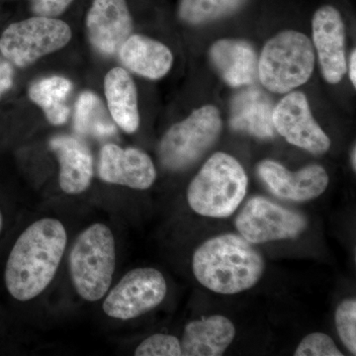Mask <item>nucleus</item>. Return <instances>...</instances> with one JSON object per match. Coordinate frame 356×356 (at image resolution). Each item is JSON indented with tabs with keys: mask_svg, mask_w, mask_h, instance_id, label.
Listing matches in <instances>:
<instances>
[{
	"mask_svg": "<svg viewBox=\"0 0 356 356\" xmlns=\"http://www.w3.org/2000/svg\"><path fill=\"white\" fill-rule=\"evenodd\" d=\"M257 172L274 195L298 202L318 197L329 185V175L318 165L292 172L277 161L266 159L259 163Z\"/></svg>",
	"mask_w": 356,
	"mask_h": 356,
	"instance_id": "4468645a",
	"label": "nucleus"
},
{
	"mask_svg": "<svg viewBox=\"0 0 356 356\" xmlns=\"http://www.w3.org/2000/svg\"><path fill=\"white\" fill-rule=\"evenodd\" d=\"M67 236L57 219L44 218L22 232L7 255L3 284L19 302L36 298L50 285L64 257Z\"/></svg>",
	"mask_w": 356,
	"mask_h": 356,
	"instance_id": "f257e3e1",
	"label": "nucleus"
},
{
	"mask_svg": "<svg viewBox=\"0 0 356 356\" xmlns=\"http://www.w3.org/2000/svg\"><path fill=\"white\" fill-rule=\"evenodd\" d=\"M72 83L62 76L40 79L30 86L29 97L43 109L51 125H63L69 119L70 111L65 104L72 91Z\"/></svg>",
	"mask_w": 356,
	"mask_h": 356,
	"instance_id": "412c9836",
	"label": "nucleus"
},
{
	"mask_svg": "<svg viewBox=\"0 0 356 356\" xmlns=\"http://www.w3.org/2000/svg\"><path fill=\"white\" fill-rule=\"evenodd\" d=\"M315 67L310 39L296 31H284L269 40L257 65V74L268 90L285 93L308 81Z\"/></svg>",
	"mask_w": 356,
	"mask_h": 356,
	"instance_id": "39448f33",
	"label": "nucleus"
},
{
	"mask_svg": "<svg viewBox=\"0 0 356 356\" xmlns=\"http://www.w3.org/2000/svg\"><path fill=\"white\" fill-rule=\"evenodd\" d=\"M104 93L110 114L115 123L128 134L140 126L138 93L127 70L114 67L104 79Z\"/></svg>",
	"mask_w": 356,
	"mask_h": 356,
	"instance_id": "aec40b11",
	"label": "nucleus"
},
{
	"mask_svg": "<svg viewBox=\"0 0 356 356\" xmlns=\"http://www.w3.org/2000/svg\"><path fill=\"white\" fill-rule=\"evenodd\" d=\"M356 51H353L350 60V77L353 86H356Z\"/></svg>",
	"mask_w": 356,
	"mask_h": 356,
	"instance_id": "c85d7f7f",
	"label": "nucleus"
},
{
	"mask_svg": "<svg viewBox=\"0 0 356 356\" xmlns=\"http://www.w3.org/2000/svg\"><path fill=\"white\" fill-rule=\"evenodd\" d=\"M296 356H343L331 337L314 332L302 339L295 351Z\"/></svg>",
	"mask_w": 356,
	"mask_h": 356,
	"instance_id": "a878e982",
	"label": "nucleus"
},
{
	"mask_svg": "<svg viewBox=\"0 0 356 356\" xmlns=\"http://www.w3.org/2000/svg\"><path fill=\"white\" fill-rule=\"evenodd\" d=\"M274 128L290 144L312 154L329 151L331 140L312 115L305 95L295 91L285 96L273 110Z\"/></svg>",
	"mask_w": 356,
	"mask_h": 356,
	"instance_id": "9d476101",
	"label": "nucleus"
},
{
	"mask_svg": "<svg viewBox=\"0 0 356 356\" xmlns=\"http://www.w3.org/2000/svg\"><path fill=\"white\" fill-rule=\"evenodd\" d=\"M4 224H6V221H4L3 212H2V209L0 208V236H1L2 232H3Z\"/></svg>",
	"mask_w": 356,
	"mask_h": 356,
	"instance_id": "7c9ffc66",
	"label": "nucleus"
},
{
	"mask_svg": "<svg viewBox=\"0 0 356 356\" xmlns=\"http://www.w3.org/2000/svg\"><path fill=\"white\" fill-rule=\"evenodd\" d=\"M351 165H353V170L356 168V147H353V151L350 154Z\"/></svg>",
	"mask_w": 356,
	"mask_h": 356,
	"instance_id": "c756f323",
	"label": "nucleus"
},
{
	"mask_svg": "<svg viewBox=\"0 0 356 356\" xmlns=\"http://www.w3.org/2000/svg\"><path fill=\"white\" fill-rule=\"evenodd\" d=\"M14 67L6 58L0 55V99L13 88Z\"/></svg>",
	"mask_w": 356,
	"mask_h": 356,
	"instance_id": "cd10ccee",
	"label": "nucleus"
},
{
	"mask_svg": "<svg viewBox=\"0 0 356 356\" xmlns=\"http://www.w3.org/2000/svg\"><path fill=\"white\" fill-rule=\"evenodd\" d=\"M235 325L228 318L215 315L193 321L185 327L181 344V355H222L233 343Z\"/></svg>",
	"mask_w": 356,
	"mask_h": 356,
	"instance_id": "dca6fc26",
	"label": "nucleus"
},
{
	"mask_svg": "<svg viewBox=\"0 0 356 356\" xmlns=\"http://www.w3.org/2000/svg\"><path fill=\"white\" fill-rule=\"evenodd\" d=\"M86 29L96 51L106 56L118 54L133 32L126 0H93L86 16Z\"/></svg>",
	"mask_w": 356,
	"mask_h": 356,
	"instance_id": "f8f14e48",
	"label": "nucleus"
},
{
	"mask_svg": "<svg viewBox=\"0 0 356 356\" xmlns=\"http://www.w3.org/2000/svg\"><path fill=\"white\" fill-rule=\"evenodd\" d=\"M118 54L127 69L149 79H161L172 67V51L161 42L142 35H131Z\"/></svg>",
	"mask_w": 356,
	"mask_h": 356,
	"instance_id": "6ab92c4d",
	"label": "nucleus"
},
{
	"mask_svg": "<svg viewBox=\"0 0 356 356\" xmlns=\"http://www.w3.org/2000/svg\"><path fill=\"white\" fill-rule=\"evenodd\" d=\"M72 35L64 21L35 16L13 23L4 30L0 36V55L13 67L22 69L64 48Z\"/></svg>",
	"mask_w": 356,
	"mask_h": 356,
	"instance_id": "0eeeda50",
	"label": "nucleus"
},
{
	"mask_svg": "<svg viewBox=\"0 0 356 356\" xmlns=\"http://www.w3.org/2000/svg\"><path fill=\"white\" fill-rule=\"evenodd\" d=\"M273 110V102L261 89H245L232 102L229 124L234 130L269 139L275 135Z\"/></svg>",
	"mask_w": 356,
	"mask_h": 356,
	"instance_id": "f3484780",
	"label": "nucleus"
},
{
	"mask_svg": "<svg viewBox=\"0 0 356 356\" xmlns=\"http://www.w3.org/2000/svg\"><path fill=\"white\" fill-rule=\"evenodd\" d=\"M98 173L103 181L133 189L149 188L156 181L153 161L135 147H122L107 144L100 151Z\"/></svg>",
	"mask_w": 356,
	"mask_h": 356,
	"instance_id": "ddd939ff",
	"label": "nucleus"
},
{
	"mask_svg": "<svg viewBox=\"0 0 356 356\" xmlns=\"http://www.w3.org/2000/svg\"><path fill=\"white\" fill-rule=\"evenodd\" d=\"M248 189V177L236 159L213 154L192 180L187 200L201 216L227 218L241 205Z\"/></svg>",
	"mask_w": 356,
	"mask_h": 356,
	"instance_id": "7ed1b4c3",
	"label": "nucleus"
},
{
	"mask_svg": "<svg viewBox=\"0 0 356 356\" xmlns=\"http://www.w3.org/2000/svg\"><path fill=\"white\" fill-rule=\"evenodd\" d=\"M312 29L323 76L329 83H339L348 70L346 29L341 13L331 6L321 7L314 14Z\"/></svg>",
	"mask_w": 356,
	"mask_h": 356,
	"instance_id": "9b49d317",
	"label": "nucleus"
},
{
	"mask_svg": "<svg viewBox=\"0 0 356 356\" xmlns=\"http://www.w3.org/2000/svg\"><path fill=\"white\" fill-rule=\"evenodd\" d=\"M74 0H31L32 13L36 16L57 17L67 10Z\"/></svg>",
	"mask_w": 356,
	"mask_h": 356,
	"instance_id": "bb28decb",
	"label": "nucleus"
},
{
	"mask_svg": "<svg viewBox=\"0 0 356 356\" xmlns=\"http://www.w3.org/2000/svg\"><path fill=\"white\" fill-rule=\"evenodd\" d=\"M166 293L168 285L161 271L152 267L133 269L107 295L103 311L110 318L132 320L158 307Z\"/></svg>",
	"mask_w": 356,
	"mask_h": 356,
	"instance_id": "6e6552de",
	"label": "nucleus"
},
{
	"mask_svg": "<svg viewBox=\"0 0 356 356\" xmlns=\"http://www.w3.org/2000/svg\"><path fill=\"white\" fill-rule=\"evenodd\" d=\"M137 356H179L181 344L177 337L156 334L147 337L135 351Z\"/></svg>",
	"mask_w": 356,
	"mask_h": 356,
	"instance_id": "393cba45",
	"label": "nucleus"
},
{
	"mask_svg": "<svg viewBox=\"0 0 356 356\" xmlns=\"http://www.w3.org/2000/svg\"><path fill=\"white\" fill-rule=\"evenodd\" d=\"M222 130L219 110L206 105L175 124L159 145V158L166 168L181 170L200 159L216 142Z\"/></svg>",
	"mask_w": 356,
	"mask_h": 356,
	"instance_id": "423d86ee",
	"label": "nucleus"
},
{
	"mask_svg": "<svg viewBox=\"0 0 356 356\" xmlns=\"http://www.w3.org/2000/svg\"><path fill=\"white\" fill-rule=\"evenodd\" d=\"M336 325L339 339L353 355L356 353V301L346 299L337 307Z\"/></svg>",
	"mask_w": 356,
	"mask_h": 356,
	"instance_id": "b1692460",
	"label": "nucleus"
},
{
	"mask_svg": "<svg viewBox=\"0 0 356 356\" xmlns=\"http://www.w3.org/2000/svg\"><path fill=\"white\" fill-rule=\"evenodd\" d=\"M50 149L60 163L58 181L65 193L81 194L90 186L93 178V158L81 140L72 136H56Z\"/></svg>",
	"mask_w": 356,
	"mask_h": 356,
	"instance_id": "2eb2a0df",
	"label": "nucleus"
},
{
	"mask_svg": "<svg viewBox=\"0 0 356 356\" xmlns=\"http://www.w3.org/2000/svg\"><path fill=\"white\" fill-rule=\"evenodd\" d=\"M238 233L250 243L294 238L307 228L306 218L268 199L248 200L236 219Z\"/></svg>",
	"mask_w": 356,
	"mask_h": 356,
	"instance_id": "1a4fd4ad",
	"label": "nucleus"
},
{
	"mask_svg": "<svg viewBox=\"0 0 356 356\" xmlns=\"http://www.w3.org/2000/svg\"><path fill=\"white\" fill-rule=\"evenodd\" d=\"M210 58L222 79L231 86H248L257 76V54L243 40L224 39L213 44Z\"/></svg>",
	"mask_w": 356,
	"mask_h": 356,
	"instance_id": "a211bd4d",
	"label": "nucleus"
},
{
	"mask_svg": "<svg viewBox=\"0 0 356 356\" xmlns=\"http://www.w3.org/2000/svg\"><path fill=\"white\" fill-rule=\"evenodd\" d=\"M264 261L242 236L225 234L202 243L192 257L194 276L204 287L233 295L254 287L264 271Z\"/></svg>",
	"mask_w": 356,
	"mask_h": 356,
	"instance_id": "f03ea898",
	"label": "nucleus"
},
{
	"mask_svg": "<svg viewBox=\"0 0 356 356\" xmlns=\"http://www.w3.org/2000/svg\"><path fill=\"white\" fill-rule=\"evenodd\" d=\"M116 264L113 233L103 224H95L77 236L70 250V277L81 298L98 301L111 286Z\"/></svg>",
	"mask_w": 356,
	"mask_h": 356,
	"instance_id": "20e7f679",
	"label": "nucleus"
},
{
	"mask_svg": "<svg viewBox=\"0 0 356 356\" xmlns=\"http://www.w3.org/2000/svg\"><path fill=\"white\" fill-rule=\"evenodd\" d=\"M245 0H180L178 15L189 24H202L235 13Z\"/></svg>",
	"mask_w": 356,
	"mask_h": 356,
	"instance_id": "5701e85b",
	"label": "nucleus"
},
{
	"mask_svg": "<svg viewBox=\"0 0 356 356\" xmlns=\"http://www.w3.org/2000/svg\"><path fill=\"white\" fill-rule=\"evenodd\" d=\"M74 129L79 134H91L96 137H106L116 132L102 100L90 91L83 92L77 100Z\"/></svg>",
	"mask_w": 356,
	"mask_h": 356,
	"instance_id": "4be33fe9",
	"label": "nucleus"
}]
</instances>
